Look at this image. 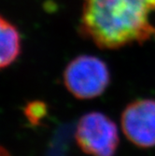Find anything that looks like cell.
Returning <instances> with one entry per match:
<instances>
[{
    "label": "cell",
    "mask_w": 155,
    "mask_h": 156,
    "mask_svg": "<svg viewBox=\"0 0 155 156\" xmlns=\"http://www.w3.org/2000/svg\"><path fill=\"white\" fill-rule=\"evenodd\" d=\"M155 0H84L81 30L103 49L155 39Z\"/></svg>",
    "instance_id": "cell-1"
},
{
    "label": "cell",
    "mask_w": 155,
    "mask_h": 156,
    "mask_svg": "<svg viewBox=\"0 0 155 156\" xmlns=\"http://www.w3.org/2000/svg\"><path fill=\"white\" fill-rule=\"evenodd\" d=\"M123 134L140 148L155 146V100L138 99L126 107L122 114Z\"/></svg>",
    "instance_id": "cell-4"
},
{
    "label": "cell",
    "mask_w": 155,
    "mask_h": 156,
    "mask_svg": "<svg viewBox=\"0 0 155 156\" xmlns=\"http://www.w3.org/2000/svg\"><path fill=\"white\" fill-rule=\"evenodd\" d=\"M31 119L33 120L34 118H37V120H39L45 113V106L41 105L40 103H36L33 104L31 107Z\"/></svg>",
    "instance_id": "cell-6"
},
{
    "label": "cell",
    "mask_w": 155,
    "mask_h": 156,
    "mask_svg": "<svg viewBox=\"0 0 155 156\" xmlns=\"http://www.w3.org/2000/svg\"><path fill=\"white\" fill-rule=\"evenodd\" d=\"M109 71L99 58L80 55L68 64L64 72L67 90L79 99H92L104 93L109 83Z\"/></svg>",
    "instance_id": "cell-2"
},
{
    "label": "cell",
    "mask_w": 155,
    "mask_h": 156,
    "mask_svg": "<svg viewBox=\"0 0 155 156\" xmlns=\"http://www.w3.org/2000/svg\"><path fill=\"white\" fill-rule=\"evenodd\" d=\"M76 140L87 154L113 156L119 144L117 126L103 113L90 112L79 121Z\"/></svg>",
    "instance_id": "cell-3"
},
{
    "label": "cell",
    "mask_w": 155,
    "mask_h": 156,
    "mask_svg": "<svg viewBox=\"0 0 155 156\" xmlns=\"http://www.w3.org/2000/svg\"><path fill=\"white\" fill-rule=\"evenodd\" d=\"M21 52V37L17 28L0 16V69L11 65Z\"/></svg>",
    "instance_id": "cell-5"
},
{
    "label": "cell",
    "mask_w": 155,
    "mask_h": 156,
    "mask_svg": "<svg viewBox=\"0 0 155 156\" xmlns=\"http://www.w3.org/2000/svg\"><path fill=\"white\" fill-rule=\"evenodd\" d=\"M0 156H10L7 150H5L3 147L0 146Z\"/></svg>",
    "instance_id": "cell-7"
}]
</instances>
